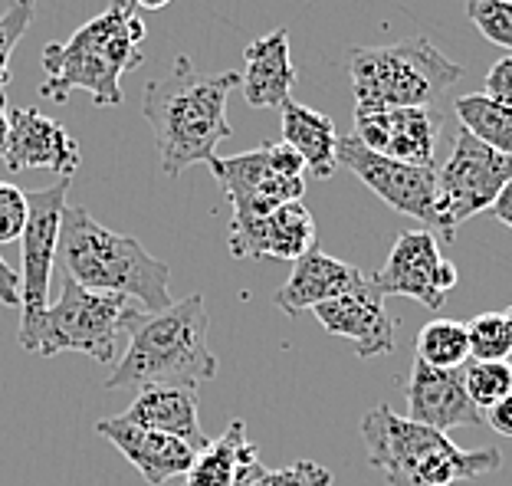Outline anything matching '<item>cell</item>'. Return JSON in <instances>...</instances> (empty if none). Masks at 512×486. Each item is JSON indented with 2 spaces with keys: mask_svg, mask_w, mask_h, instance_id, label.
<instances>
[{
  "mask_svg": "<svg viewBox=\"0 0 512 486\" xmlns=\"http://www.w3.org/2000/svg\"><path fill=\"white\" fill-rule=\"evenodd\" d=\"M240 86V73H197L188 56H178L168 76L145 86L142 115L158 142L161 171L178 178L197 161H211L217 145L234 129L227 122V99Z\"/></svg>",
  "mask_w": 512,
  "mask_h": 486,
  "instance_id": "1",
  "label": "cell"
},
{
  "mask_svg": "<svg viewBox=\"0 0 512 486\" xmlns=\"http://www.w3.org/2000/svg\"><path fill=\"white\" fill-rule=\"evenodd\" d=\"M145 20L132 0H112L99 17L83 23L66 43H46L43 96L66 102L73 92H86L96 106H119L122 76L142 66Z\"/></svg>",
  "mask_w": 512,
  "mask_h": 486,
  "instance_id": "2",
  "label": "cell"
},
{
  "mask_svg": "<svg viewBox=\"0 0 512 486\" xmlns=\"http://www.w3.org/2000/svg\"><path fill=\"white\" fill-rule=\"evenodd\" d=\"M211 316L201 293L161 312H145L128 332V345L106 378L109 391L181 385L197 388L201 381L217 378V355L211 352Z\"/></svg>",
  "mask_w": 512,
  "mask_h": 486,
  "instance_id": "3",
  "label": "cell"
},
{
  "mask_svg": "<svg viewBox=\"0 0 512 486\" xmlns=\"http://www.w3.org/2000/svg\"><path fill=\"white\" fill-rule=\"evenodd\" d=\"M60 260L69 280L92 293L128 296L145 312H161L174 303L168 263L151 257L135 237L102 227L79 204L63 211Z\"/></svg>",
  "mask_w": 512,
  "mask_h": 486,
  "instance_id": "4",
  "label": "cell"
},
{
  "mask_svg": "<svg viewBox=\"0 0 512 486\" xmlns=\"http://www.w3.org/2000/svg\"><path fill=\"white\" fill-rule=\"evenodd\" d=\"M362 441L368 464L384 473L388 486H450L496 473L503 464L496 447H457L447 434L401 418L388 404H375L362 418Z\"/></svg>",
  "mask_w": 512,
  "mask_h": 486,
  "instance_id": "5",
  "label": "cell"
},
{
  "mask_svg": "<svg viewBox=\"0 0 512 486\" xmlns=\"http://www.w3.org/2000/svg\"><path fill=\"white\" fill-rule=\"evenodd\" d=\"M348 76L355 89V109H450V89L463 66L447 60L427 37H411L391 46H352Z\"/></svg>",
  "mask_w": 512,
  "mask_h": 486,
  "instance_id": "6",
  "label": "cell"
},
{
  "mask_svg": "<svg viewBox=\"0 0 512 486\" xmlns=\"http://www.w3.org/2000/svg\"><path fill=\"white\" fill-rule=\"evenodd\" d=\"M145 316V309L128 296L115 293H92L76 286L66 276L60 299L46 306L33 355H60V352H83L92 362L109 365L119 358V339L135 329V322Z\"/></svg>",
  "mask_w": 512,
  "mask_h": 486,
  "instance_id": "7",
  "label": "cell"
},
{
  "mask_svg": "<svg viewBox=\"0 0 512 486\" xmlns=\"http://www.w3.org/2000/svg\"><path fill=\"white\" fill-rule=\"evenodd\" d=\"M512 181V155L493 152L457 129L444 168H437V243L457 240V227L473 214L490 211L499 191Z\"/></svg>",
  "mask_w": 512,
  "mask_h": 486,
  "instance_id": "8",
  "label": "cell"
},
{
  "mask_svg": "<svg viewBox=\"0 0 512 486\" xmlns=\"http://www.w3.org/2000/svg\"><path fill=\"white\" fill-rule=\"evenodd\" d=\"M73 178H56L50 188L23 191L27 194V227L20 234V349L33 352L40 319L50 306L53 263L60 257V227L66 211V194Z\"/></svg>",
  "mask_w": 512,
  "mask_h": 486,
  "instance_id": "9",
  "label": "cell"
},
{
  "mask_svg": "<svg viewBox=\"0 0 512 486\" xmlns=\"http://www.w3.org/2000/svg\"><path fill=\"white\" fill-rule=\"evenodd\" d=\"M335 155H339V168H348L384 204L421 221L424 230L437 237V168L404 165V161L375 155L355 135L339 138Z\"/></svg>",
  "mask_w": 512,
  "mask_h": 486,
  "instance_id": "10",
  "label": "cell"
},
{
  "mask_svg": "<svg viewBox=\"0 0 512 486\" xmlns=\"http://www.w3.org/2000/svg\"><path fill=\"white\" fill-rule=\"evenodd\" d=\"M457 280V266L444 257V250H440V243L430 230H404V234H398L388 260L371 276V283L378 286L384 299L404 296L427 306L430 312H440L447 306V296L453 293Z\"/></svg>",
  "mask_w": 512,
  "mask_h": 486,
  "instance_id": "11",
  "label": "cell"
},
{
  "mask_svg": "<svg viewBox=\"0 0 512 486\" xmlns=\"http://www.w3.org/2000/svg\"><path fill=\"white\" fill-rule=\"evenodd\" d=\"M444 132L440 109H355V138L375 155L404 161V165L437 168V138Z\"/></svg>",
  "mask_w": 512,
  "mask_h": 486,
  "instance_id": "12",
  "label": "cell"
},
{
  "mask_svg": "<svg viewBox=\"0 0 512 486\" xmlns=\"http://www.w3.org/2000/svg\"><path fill=\"white\" fill-rule=\"evenodd\" d=\"M316 250V221L302 201L276 207L266 217H240L230 221V253L237 260H289L296 263Z\"/></svg>",
  "mask_w": 512,
  "mask_h": 486,
  "instance_id": "13",
  "label": "cell"
},
{
  "mask_svg": "<svg viewBox=\"0 0 512 486\" xmlns=\"http://www.w3.org/2000/svg\"><path fill=\"white\" fill-rule=\"evenodd\" d=\"M79 142L56 119L40 109H10V132L4 148L7 171H33L46 168L60 178H73L79 171Z\"/></svg>",
  "mask_w": 512,
  "mask_h": 486,
  "instance_id": "14",
  "label": "cell"
},
{
  "mask_svg": "<svg viewBox=\"0 0 512 486\" xmlns=\"http://www.w3.org/2000/svg\"><path fill=\"white\" fill-rule=\"evenodd\" d=\"M404 404L407 421L434 427V431L447 434L453 427H473L483 421V411L470 401L467 388H463L460 368L447 372V368L424 365L414 358L411 375L404 385Z\"/></svg>",
  "mask_w": 512,
  "mask_h": 486,
  "instance_id": "15",
  "label": "cell"
},
{
  "mask_svg": "<svg viewBox=\"0 0 512 486\" xmlns=\"http://www.w3.org/2000/svg\"><path fill=\"white\" fill-rule=\"evenodd\" d=\"M312 312H316L319 326L325 332L342 335V339L352 342L358 358L394 352V316L388 312V303L378 293V286L371 283V276L355 293L332 299V303H322Z\"/></svg>",
  "mask_w": 512,
  "mask_h": 486,
  "instance_id": "16",
  "label": "cell"
},
{
  "mask_svg": "<svg viewBox=\"0 0 512 486\" xmlns=\"http://www.w3.org/2000/svg\"><path fill=\"white\" fill-rule=\"evenodd\" d=\"M96 434L122 450V457L145 477L148 486H165L174 477H184L191 470L197 450L178 437L145 431L138 424H128L122 414L96 424Z\"/></svg>",
  "mask_w": 512,
  "mask_h": 486,
  "instance_id": "17",
  "label": "cell"
},
{
  "mask_svg": "<svg viewBox=\"0 0 512 486\" xmlns=\"http://www.w3.org/2000/svg\"><path fill=\"white\" fill-rule=\"evenodd\" d=\"M365 280L368 273H362L358 266L332 257V253H322L316 247L293 263V273L276 289L273 299L286 316H296V312L316 309L322 303H332V299L355 293L358 286H365Z\"/></svg>",
  "mask_w": 512,
  "mask_h": 486,
  "instance_id": "18",
  "label": "cell"
},
{
  "mask_svg": "<svg viewBox=\"0 0 512 486\" xmlns=\"http://www.w3.org/2000/svg\"><path fill=\"white\" fill-rule=\"evenodd\" d=\"M296 63L289 53V30L279 27L273 33H263L247 43L243 50V73L240 89L247 106L253 109H279L293 99L296 89Z\"/></svg>",
  "mask_w": 512,
  "mask_h": 486,
  "instance_id": "19",
  "label": "cell"
},
{
  "mask_svg": "<svg viewBox=\"0 0 512 486\" xmlns=\"http://www.w3.org/2000/svg\"><path fill=\"white\" fill-rule=\"evenodd\" d=\"M122 418L128 424L145 427V431L178 437V441L194 447L197 454L211 444V437L201 427V414H197V388H181V385L142 388Z\"/></svg>",
  "mask_w": 512,
  "mask_h": 486,
  "instance_id": "20",
  "label": "cell"
},
{
  "mask_svg": "<svg viewBox=\"0 0 512 486\" xmlns=\"http://www.w3.org/2000/svg\"><path fill=\"white\" fill-rule=\"evenodd\" d=\"M263 473L266 467L260 460V447L250 441L247 424L237 418L194 457L181 486H253Z\"/></svg>",
  "mask_w": 512,
  "mask_h": 486,
  "instance_id": "21",
  "label": "cell"
},
{
  "mask_svg": "<svg viewBox=\"0 0 512 486\" xmlns=\"http://www.w3.org/2000/svg\"><path fill=\"white\" fill-rule=\"evenodd\" d=\"M279 125H283V142L296 148L299 158L306 161V171L316 181H329L339 171V132L329 115L302 106V102L289 99L279 106Z\"/></svg>",
  "mask_w": 512,
  "mask_h": 486,
  "instance_id": "22",
  "label": "cell"
},
{
  "mask_svg": "<svg viewBox=\"0 0 512 486\" xmlns=\"http://www.w3.org/2000/svg\"><path fill=\"white\" fill-rule=\"evenodd\" d=\"M453 115L460 119V129H467L476 142L490 145L493 152L512 155V109L499 106L486 92H470L450 102Z\"/></svg>",
  "mask_w": 512,
  "mask_h": 486,
  "instance_id": "23",
  "label": "cell"
},
{
  "mask_svg": "<svg viewBox=\"0 0 512 486\" xmlns=\"http://www.w3.org/2000/svg\"><path fill=\"white\" fill-rule=\"evenodd\" d=\"M417 358L424 365L447 368L457 372L470 358V342H467V322L457 319H434L417 332Z\"/></svg>",
  "mask_w": 512,
  "mask_h": 486,
  "instance_id": "24",
  "label": "cell"
},
{
  "mask_svg": "<svg viewBox=\"0 0 512 486\" xmlns=\"http://www.w3.org/2000/svg\"><path fill=\"white\" fill-rule=\"evenodd\" d=\"M463 388H467L470 401L480 411L493 408L496 401H503L506 395H512V362H476V358H467L460 368Z\"/></svg>",
  "mask_w": 512,
  "mask_h": 486,
  "instance_id": "25",
  "label": "cell"
},
{
  "mask_svg": "<svg viewBox=\"0 0 512 486\" xmlns=\"http://www.w3.org/2000/svg\"><path fill=\"white\" fill-rule=\"evenodd\" d=\"M470 358L476 362H506L512 355V335L506 329L503 312H480L467 322Z\"/></svg>",
  "mask_w": 512,
  "mask_h": 486,
  "instance_id": "26",
  "label": "cell"
},
{
  "mask_svg": "<svg viewBox=\"0 0 512 486\" xmlns=\"http://www.w3.org/2000/svg\"><path fill=\"white\" fill-rule=\"evenodd\" d=\"M467 17L486 40L512 53V0H467Z\"/></svg>",
  "mask_w": 512,
  "mask_h": 486,
  "instance_id": "27",
  "label": "cell"
},
{
  "mask_svg": "<svg viewBox=\"0 0 512 486\" xmlns=\"http://www.w3.org/2000/svg\"><path fill=\"white\" fill-rule=\"evenodd\" d=\"M33 14H37V0H14L0 14V92H7L10 86V53L30 30Z\"/></svg>",
  "mask_w": 512,
  "mask_h": 486,
  "instance_id": "28",
  "label": "cell"
},
{
  "mask_svg": "<svg viewBox=\"0 0 512 486\" xmlns=\"http://www.w3.org/2000/svg\"><path fill=\"white\" fill-rule=\"evenodd\" d=\"M253 486H332V470L316 460H296L289 467L266 470Z\"/></svg>",
  "mask_w": 512,
  "mask_h": 486,
  "instance_id": "29",
  "label": "cell"
},
{
  "mask_svg": "<svg viewBox=\"0 0 512 486\" xmlns=\"http://www.w3.org/2000/svg\"><path fill=\"white\" fill-rule=\"evenodd\" d=\"M27 227V194L17 184L0 181V247L20 240Z\"/></svg>",
  "mask_w": 512,
  "mask_h": 486,
  "instance_id": "30",
  "label": "cell"
},
{
  "mask_svg": "<svg viewBox=\"0 0 512 486\" xmlns=\"http://www.w3.org/2000/svg\"><path fill=\"white\" fill-rule=\"evenodd\" d=\"M483 92L490 99H496L499 106L512 109V53H506L503 60H496L490 66V73H486V83H483Z\"/></svg>",
  "mask_w": 512,
  "mask_h": 486,
  "instance_id": "31",
  "label": "cell"
},
{
  "mask_svg": "<svg viewBox=\"0 0 512 486\" xmlns=\"http://www.w3.org/2000/svg\"><path fill=\"white\" fill-rule=\"evenodd\" d=\"M483 418H486V424H490L496 434L512 437V395H506L503 401H496L493 408H486Z\"/></svg>",
  "mask_w": 512,
  "mask_h": 486,
  "instance_id": "32",
  "label": "cell"
},
{
  "mask_svg": "<svg viewBox=\"0 0 512 486\" xmlns=\"http://www.w3.org/2000/svg\"><path fill=\"white\" fill-rule=\"evenodd\" d=\"M0 306H20V273L0 257Z\"/></svg>",
  "mask_w": 512,
  "mask_h": 486,
  "instance_id": "33",
  "label": "cell"
},
{
  "mask_svg": "<svg viewBox=\"0 0 512 486\" xmlns=\"http://www.w3.org/2000/svg\"><path fill=\"white\" fill-rule=\"evenodd\" d=\"M490 211L496 214V221H499V224H506V227L512 230V181L506 184L503 191H499V198H496V204L490 207Z\"/></svg>",
  "mask_w": 512,
  "mask_h": 486,
  "instance_id": "34",
  "label": "cell"
},
{
  "mask_svg": "<svg viewBox=\"0 0 512 486\" xmlns=\"http://www.w3.org/2000/svg\"><path fill=\"white\" fill-rule=\"evenodd\" d=\"M7 132H10V102H7V92H0V158H4V148H7Z\"/></svg>",
  "mask_w": 512,
  "mask_h": 486,
  "instance_id": "35",
  "label": "cell"
},
{
  "mask_svg": "<svg viewBox=\"0 0 512 486\" xmlns=\"http://www.w3.org/2000/svg\"><path fill=\"white\" fill-rule=\"evenodd\" d=\"M135 7H142V10H161L168 4V0H132Z\"/></svg>",
  "mask_w": 512,
  "mask_h": 486,
  "instance_id": "36",
  "label": "cell"
},
{
  "mask_svg": "<svg viewBox=\"0 0 512 486\" xmlns=\"http://www.w3.org/2000/svg\"><path fill=\"white\" fill-rule=\"evenodd\" d=\"M503 319H506V329H509V335H512V306L503 312Z\"/></svg>",
  "mask_w": 512,
  "mask_h": 486,
  "instance_id": "37",
  "label": "cell"
}]
</instances>
